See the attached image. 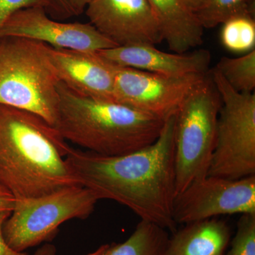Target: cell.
<instances>
[{
    "label": "cell",
    "mask_w": 255,
    "mask_h": 255,
    "mask_svg": "<svg viewBox=\"0 0 255 255\" xmlns=\"http://www.w3.org/2000/svg\"><path fill=\"white\" fill-rule=\"evenodd\" d=\"M226 255H255V214L241 215Z\"/></svg>",
    "instance_id": "obj_20"
},
{
    "label": "cell",
    "mask_w": 255,
    "mask_h": 255,
    "mask_svg": "<svg viewBox=\"0 0 255 255\" xmlns=\"http://www.w3.org/2000/svg\"><path fill=\"white\" fill-rule=\"evenodd\" d=\"M221 40L226 49L245 53L255 49V22L252 15H242L223 23Z\"/></svg>",
    "instance_id": "obj_18"
},
{
    "label": "cell",
    "mask_w": 255,
    "mask_h": 255,
    "mask_svg": "<svg viewBox=\"0 0 255 255\" xmlns=\"http://www.w3.org/2000/svg\"><path fill=\"white\" fill-rule=\"evenodd\" d=\"M98 53L118 66L167 76L206 74L211 63V54L205 49L185 54L167 53L150 45H133L116 46Z\"/></svg>",
    "instance_id": "obj_13"
},
{
    "label": "cell",
    "mask_w": 255,
    "mask_h": 255,
    "mask_svg": "<svg viewBox=\"0 0 255 255\" xmlns=\"http://www.w3.org/2000/svg\"><path fill=\"white\" fill-rule=\"evenodd\" d=\"M187 3L188 6L191 8L193 11H197V10L201 7V5L204 3V0H184Z\"/></svg>",
    "instance_id": "obj_27"
},
{
    "label": "cell",
    "mask_w": 255,
    "mask_h": 255,
    "mask_svg": "<svg viewBox=\"0 0 255 255\" xmlns=\"http://www.w3.org/2000/svg\"><path fill=\"white\" fill-rule=\"evenodd\" d=\"M216 68L236 91L253 93L255 88V49L238 58L223 57Z\"/></svg>",
    "instance_id": "obj_17"
},
{
    "label": "cell",
    "mask_w": 255,
    "mask_h": 255,
    "mask_svg": "<svg viewBox=\"0 0 255 255\" xmlns=\"http://www.w3.org/2000/svg\"><path fill=\"white\" fill-rule=\"evenodd\" d=\"M16 37L41 42L53 48L99 52L116 47L91 23L54 21L41 6L24 8L14 13L0 31V38Z\"/></svg>",
    "instance_id": "obj_10"
},
{
    "label": "cell",
    "mask_w": 255,
    "mask_h": 255,
    "mask_svg": "<svg viewBox=\"0 0 255 255\" xmlns=\"http://www.w3.org/2000/svg\"><path fill=\"white\" fill-rule=\"evenodd\" d=\"M10 214L11 212L0 213V255H26V253L14 251L5 241L2 231L3 225Z\"/></svg>",
    "instance_id": "obj_22"
},
{
    "label": "cell",
    "mask_w": 255,
    "mask_h": 255,
    "mask_svg": "<svg viewBox=\"0 0 255 255\" xmlns=\"http://www.w3.org/2000/svg\"><path fill=\"white\" fill-rule=\"evenodd\" d=\"M157 26L170 50L185 53L203 43L204 27L184 0H147Z\"/></svg>",
    "instance_id": "obj_14"
},
{
    "label": "cell",
    "mask_w": 255,
    "mask_h": 255,
    "mask_svg": "<svg viewBox=\"0 0 255 255\" xmlns=\"http://www.w3.org/2000/svg\"><path fill=\"white\" fill-rule=\"evenodd\" d=\"M221 107L219 92L209 71L174 115L176 196L208 175Z\"/></svg>",
    "instance_id": "obj_5"
},
{
    "label": "cell",
    "mask_w": 255,
    "mask_h": 255,
    "mask_svg": "<svg viewBox=\"0 0 255 255\" xmlns=\"http://www.w3.org/2000/svg\"><path fill=\"white\" fill-rule=\"evenodd\" d=\"M172 234L165 255H224L231 237L227 223L217 218L188 223Z\"/></svg>",
    "instance_id": "obj_15"
},
{
    "label": "cell",
    "mask_w": 255,
    "mask_h": 255,
    "mask_svg": "<svg viewBox=\"0 0 255 255\" xmlns=\"http://www.w3.org/2000/svg\"><path fill=\"white\" fill-rule=\"evenodd\" d=\"M98 201L82 186L34 199H16L14 210L3 225L5 241L18 253L53 241L60 225L69 220L87 219Z\"/></svg>",
    "instance_id": "obj_7"
},
{
    "label": "cell",
    "mask_w": 255,
    "mask_h": 255,
    "mask_svg": "<svg viewBox=\"0 0 255 255\" xmlns=\"http://www.w3.org/2000/svg\"><path fill=\"white\" fill-rule=\"evenodd\" d=\"M48 53L62 83L87 97L114 100L117 65L98 52L48 46Z\"/></svg>",
    "instance_id": "obj_12"
},
{
    "label": "cell",
    "mask_w": 255,
    "mask_h": 255,
    "mask_svg": "<svg viewBox=\"0 0 255 255\" xmlns=\"http://www.w3.org/2000/svg\"><path fill=\"white\" fill-rule=\"evenodd\" d=\"M85 11L92 26L117 46L162 41L147 0H92Z\"/></svg>",
    "instance_id": "obj_11"
},
{
    "label": "cell",
    "mask_w": 255,
    "mask_h": 255,
    "mask_svg": "<svg viewBox=\"0 0 255 255\" xmlns=\"http://www.w3.org/2000/svg\"><path fill=\"white\" fill-rule=\"evenodd\" d=\"M59 78L41 42L0 38V105L31 112L55 127Z\"/></svg>",
    "instance_id": "obj_4"
},
{
    "label": "cell",
    "mask_w": 255,
    "mask_h": 255,
    "mask_svg": "<svg viewBox=\"0 0 255 255\" xmlns=\"http://www.w3.org/2000/svg\"><path fill=\"white\" fill-rule=\"evenodd\" d=\"M50 9L53 10L56 14L66 18L73 16L67 0H50Z\"/></svg>",
    "instance_id": "obj_25"
},
{
    "label": "cell",
    "mask_w": 255,
    "mask_h": 255,
    "mask_svg": "<svg viewBox=\"0 0 255 255\" xmlns=\"http://www.w3.org/2000/svg\"><path fill=\"white\" fill-rule=\"evenodd\" d=\"M16 199L7 189L0 185V213L11 212L14 210Z\"/></svg>",
    "instance_id": "obj_23"
},
{
    "label": "cell",
    "mask_w": 255,
    "mask_h": 255,
    "mask_svg": "<svg viewBox=\"0 0 255 255\" xmlns=\"http://www.w3.org/2000/svg\"><path fill=\"white\" fill-rule=\"evenodd\" d=\"M169 238L167 230L140 221L127 241L109 245L103 255H165Z\"/></svg>",
    "instance_id": "obj_16"
},
{
    "label": "cell",
    "mask_w": 255,
    "mask_h": 255,
    "mask_svg": "<svg viewBox=\"0 0 255 255\" xmlns=\"http://www.w3.org/2000/svg\"><path fill=\"white\" fill-rule=\"evenodd\" d=\"M55 128L66 141L105 156L125 155L157 140L165 123L115 100L94 98L58 85Z\"/></svg>",
    "instance_id": "obj_3"
},
{
    "label": "cell",
    "mask_w": 255,
    "mask_h": 255,
    "mask_svg": "<svg viewBox=\"0 0 255 255\" xmlns=\"http://www.w3.org/2000/svg\"><path fill=\"white\" fill-rule=\"evenodd\" d=\"M174 116L155 142L125 155L105 156L70 147L65 156L80 186L98 200L109 199L131 210L140 221L177 231L172 210L176 196Z\"/></svg>",
    "instance_id": "obj_1"
},
{
    "label": "cell",
    "mask_w": 255,
    "mask_h": 255,
    "mask_svg": "<svg viewBox=\"0 0 255 255\" xmlns=\"http://www.w3.org/2000/svg\"><path fill=\"white\" fill-rule=\"evenodd\" d=\"M206 74L167 76L117 65L114 100L165 122Z\"/></svg>",
    "instance_id": "obj_9"
},
{
    "label": "cell",
    "mask_w": 255,
    "mask_h": 255,
    "mask_svg": "<svg viewBox=\"0 0 255 255\" xmlns=\"http://www.w3.org/2000/svg\"><path fill=\"white\" fill-rule=\"evenodd\" d=\"M41 6L50 9V0H0V31L14 13L24 8Z\"/></svg>",
    "instance_id": "obj_21"
},
{
    "label": "cell",
    "mask_w": 255,
    "mask_h": 255,
    "mask_svg": "<svg viewBox=\"0 0 255 255\" xmlns=\"http://www.w3.org/2000/svg\"><path fill=\"white\" fill-rule=\"evenodd\" d=\"M109 245L110 244L102 245L93 253L86 255H103L106 250L108 248ZM56 248L53 245L47 243V244L43 245L41 248H38L34 253L31 255H56ZM26 255H28L26 254Z\"/></svg>",
    "instance_id": "obj_24"
},
{
    "label": "cell",
    "mask_w": 255,
    "mask_h": 255,
    "mask_svg": "<svg viewBox=\"0 0 255 255\" xmlns=\"http://www.w3.org/2000/svg\"><path fill=\"white\" fill-rule=\"evenodd\" d=\"M204 28L216 27L242 15H252L249 0H204L196 12Z\"/></svg>",
    "instance_id": "obj_19"
},
{
    "label": "cell",
    "mask_w": 255,
    "mask_h": 255,
    "mask_svg": "<svg viewBox=\"0 0 255 255\" xmlns=\"http://www.w3.org/2000/svg\"><path fill=\"white\" fill-rule=\"evenodd\" d=\"M73 16L82 14L92 0H67Z\"/></svg>",
    "instance_id": "obj_26"
},
{
    "label": "cell",
    "mask_w": 255,
    "mask_h": 255,
    "mask_svg": "<svg viewBox=\"0 0 255 255\" xmlns=\"http://www.w3.org/2000/svg\"><path fill=\"white\" fill-rule=\"evenodd\" d=\"M70 148L39 116L0 105V185L16 199L80 186L65 161Z\"/></svg>",
    "instance_id": "obj_2"
},
{
    "label": "cell",
    "mask_w": 255,
    "mask_h": 255,
    "mask_svg": "<svg viewBox=\"0 0 255 255\" xmlns=\"http://www.w3.org/2000/svg\"><path fill=\"white\" fill-rule=\"evenodd\" d=\"M233 214H255V175L240 179L209 176L193 182L176 196V224Z\"/></svg>",
    "instance_id": "obj_8"
},
{
    "label": "cell",
    "mask_w": 255,
    "mask_h": 255,
    "mask_svg": "<svg viewBox=\"0 0 255 255\" xmlns=\"http://www.w3.org/2000/svg\"><path fill=\"white\" fill-rule=\"evenodd\" d=\"M221 100L216 142L208 175L240 179L255 175V95L236 91L213 68Z\"/></svg>",
    "instance_id": "obj_6"
}]
</instances>
